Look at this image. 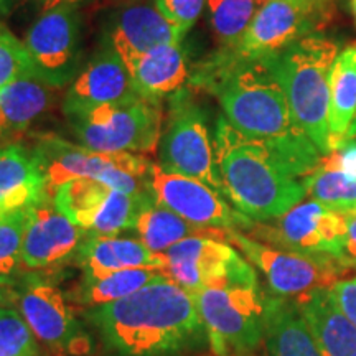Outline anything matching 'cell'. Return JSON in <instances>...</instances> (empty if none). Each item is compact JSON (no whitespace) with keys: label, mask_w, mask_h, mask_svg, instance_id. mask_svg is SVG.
<instances>
[{"label":"cell","mask_w":356,"mask_h":356,"mask_svg":"<svg viewBox=\"0 0 356 356\" xmlns=\"http://www.w3.org/2000/svg\"><path fill=\"white\" fill-rule=\"evenodd\" d=\"M213 142L222 197L254 222L273 221L304 202V178L323 157L307 136L249 139L225 118L218 119Z\"/></svg>","instance_id":"cell-1"},{"label":"cell","mask_w":356,"mask_h":356,"mask_svg":"<svg viewBox=\"0 0 356 356\" xmlns=\"http://www.w3.org/2000/svg\"><path fill=\"white\" fill-rule=\"evenodd\" d=\"M86 318L115 356H172L204 335L195 296L170 279L89 309Z\"/></svg>","instance_id":"cell-2"},{"label":"cell","mask_w":356,"mask_h":356,"mask_svg":"<svg viewBox=\"0 0 356 356\" xmlns=\"http://www.w3.org/2000/svg\"><path fill=\"white\" fill-rule=\"evenodd\" d=\"M202 79L220 101L226 121L249 139L307 136L297 126L286 91L267 60L239 61L220 53Z\"/></svg>","instance_id":"cell-3"},{"label":"cell","mask_w":356,"mask_h":356,"mask_svg":"<svg viewBox=\"0 0 356 356\" xmlns=\"http://www.w3.org/2000/svg\"><path fill=\"white\" fill-rule=\"evenodd\" d=\"M340 48L323 35H312L266 58L286 91L297 126L320 154H330V74Z\"/></svg>","instance_id":"cell-4"},{"label":"cell","mask_w":356,"mask_h":356,"mask_svg":"<svg viewBox=\"0 0 356 356\" xmlns=\"http://www.w3.org/2000/svg\"><path fill=\"white\" fill-rule=\"evenodd\" d=\"M267 299L259 280H233L195 293L210 348L216 356H246L266 335Z\"/></svg>","instance_id":"cell-5"},{"label":"cell","mask_w":356,"mask_h":356,"mask_svg":"<svg viewBox=\"0 0 356 356\" xmlns=\"http://www.w3.org/2000/svg\"><path fill=\"white\" fill-rule=\"evenodd\" d=\"M53 197L66 181L89 178L129 195L145 193V173L150 160L137 154L96 152L56 136H43L32 150Z\"/></svg>","instance_id":"cell-6"},{"label":"cell","mask_w":356,"mask_h":356,"mask_svg":"<svg viewBox=\"0 0 356 356\" xmlns=\"http://www.w3.org/2000/svg\"><path fill=\"white\" fill-rule=\"evenodd\" d=\"M66 118L79 144L96 152L154 154L163 132L160 102L140 96Z\"/></svg>","instance_id":"cell-7"},{"label":"cell","mask_w":356,"mask_h":356,"mask_svg":"<svg viewBox=\"0 0 356 356\" xmlns=\"http://www.w3.org/2000/svg\"><path fill=\"white\" fill-rule=\"evenodd\" d=\"M335 15V0H266L241 43L222 55L239 61L266 60L302 38L320 35Z\"/></svg>","instance_id":"cell-8"},{"label":"cell","mask_w":356,"mask_h":356,"mask_svg":"<svg viewBox=\"0 0 356 356\" xmlns=\"http://www.w3.org/2000/svg\"><path fill=\"white\" fill-rule=\"evenodd\" d=\"M228 243L264 275L275 297L296 299L315 289H330L341 273V262L274 248L239 229H228Z\"/></svg>","instance_id":"cell-9"},{"label":"cell","mask_w":356,"mask_h":356,"mask_svg":"<svg viewBox=\"0 0 356 356\" xmlns=\"http://www.w3.org/2000/svg\"><path fill=\"white\" fill-rule=\"evenodd\" d=\"M159 163L165 170L198 178L222 195L215 142L203 111L186 96H173L159 144Z\"/></svg>","instance_id":"cell-10"},{"label":"cell","mask_w":356,"mask_h":356,"mask_svg":"<svg viewBox=\"0 0 356 356\" xmlns=\"http://www.w3.org/2000/svg\"><path fill=\"white\" fill-rule=\"evenodd\" d=\"M246 234L274 248L340 261L346 215L307 200L273 221L254 222Z\"/></svg>","instance_id":"cell-11"},{"label":"cell","mask_w":356,"mask_h":356,"mask_svg":"<svg viewBox=\"0 0 356 356\" xmlns=\"http://www.w3.org/2000/svg\"><path fill=\"white\" fill-rule=\"evenodd\" d=\"M145 190L167 210L177 213L191 225L203 228L239 229L246 233L254 221L231 207L220 191L198 178L165 170L159 162H150L145 173Z\"/></svg>","instance_id":"cell-12"},{"label":"cell","mask_w":356,"mask_h":356,"mask_svg":"<svg viewBox=\"0 0 356 356\" xmlns=\"http://www.w3.org/2000/svg\"><path fill=\"white\" fill-rule=\"evenodd\" d=\"M15 293V309L38 343L60 356L91 353V337L74 315L68 297L56 286L44 279L30 277Z\"/></svg>","instance_id":"cell-13"},{"label":"cell","mask_w":356,"mask_h":356,"mask_svg":"<svg viewBox=\"0 0 356 356\" xmlns=\"http://www.w3.org/2000/svg\"><path fill=\"white\" fill-rule=\"evenodd\" d=\"M163 254L167 277L193 296L208 287L257 277L254 266L225 239L193 236L173 244Z\"/></svg>","instance_id":"cell-14"},{"label":"cell","mask_w":356,"mask_h":356,"mask_svg":"<svg viewBox=\"0 0 356 356\" xmlns=\"http://www.w3.org/2000/svg\"><path fill=\"white\" fill-rule=\"evenodd\" d=\"M147 195H129L101 181L76 178L53 195V203L71 222L89 234H119L134 229L140 202Z\"/></svg>","instance_id":"cell-15"},{"label":"cell","mask_w":356,"mask_h":356,"mask_svg":"<svg viewBox=\"0 0 356 356\" xmlns=\"http://www.w3.org/2000/svg\"><path fill=\"white\" fill-rule=\"evenodd\" d=\"M33 74L50 88H61L78 76L81 26L74 7L44 10L24 40Z\"/></svg>","instance_id":"cell-16"},{"label":"cell","mask_w":356,"mask_h":356,"mask_svg":"<svg viewBox=\"0 0 356 356\" xmlns=\"http://www.w3.org/2000/svg\"><path fill=\"white\" fill-rule=\"evenodd\" d=\"M86 234L58 211L53 197H44L30 208L22 244V266L30 270H44L74 259Z\"/></svg>","instance_id":"cell-17"},{"label":"cell","mask_w":356,"mask_h":356,"mask_svg":"<svg viewBox=\"0 0 356 356\" xmlns=\"http://www.w3.org/2000/svg\"><path fill=\"white\" fill-rule=\"evenodd\" d=\"M139 95L132 86L131 74L114 50L99 53L73 79L66 92V115L83 113L97 106L134 99Z\"/></svg>","instance_id":"cell-18"},{"label":"cell","mask_w":356,"mask_h":356,"mask_svg":"<svg viewBox=\"0 0 356 356\" xmlns=\"http://www.w3.org/2000/svg\"><path fill=\"white\" fill-rule=\"evenodd\" d=\"M83 277L115 273L122 269H165L167 259L163 252H154L140 239L121 238V236L86 234L74 256Z\"/></svg>","instance_id":"cell-19"},{"label":"cell","mask_w":356,"mask_h":356,"mask_svg":"<svg viewBox=\"0 0 356 356\" xmlns=\"http://www.w3.org/2000/svg\"><path fill=\"white\" fill-rule=\"evenodd\" d=\"M185 35V30L167 20L155 6L137 3L124 8L119 15L111 32V50L127 65L160 44L181 42Z\"/></svg>","instance_id":"cell-20"},{"label":"cell","mask_w":356,"mask_h":356,"mask_svg":"<svg viewBox=\"0 0 356 356\" xmlns=\"http://www.w3.org/2000/svg\"><path fill=\"white\" fill-rule=\"evenodd\" d=\"M293 300L320 355L356 356V327L337 305L332 289H315Z\"/></svg>","instance_id":"cell-21"},{"label":"cell","mask_w":356,"mask_h":356,"mask_svg":"<svg viewBox=\"0 0 356 356\" xmlns=\"http://www.w3.org/2000/svg\"><path fill=\"white\" fill-rule=\"evenodd\" d=\"M126 68L137 95L152 102L178 95L190 73L181 42L155 47L129 61Z\"/></svg>","instance_id":"cell-22"},{"label":"cell","mask_w":356,"mask_h":356,"mask_svg":"<svg viewBox=\"0 0 356 356\" xmlns=\"http://www.w3.org/2000/svg\"><path fill=\"white\" fill-rule=\"evenodd\" d=\"M44 197L47 184L32 150L19 144L0 149V210H26Z\"/></svg>","instance_id":"cell-23"},{"label":"cell","mask_w":356,"mask_h":356,"mask_svg":"<svg viewBox=\"0 0 356 356\" xmlns=\"http://www.w3.org/2000/svg\"><path fill=\"white\" fill-rule=\"evenodd\" d=\"M134 229L139 234L140 241L154 252H165L173 244L184 241L186 238H193V236L228 241V229L203 228V226L191 225L190 221L178 216L177 213L159 204L150 197L149 191L142 198L136 221H134Z\"/></svg>","instance_id":"cell-24"},{"label":"cell","mask_w":356,"mask_h":356,"mask_svg":"<svg viewBox=\"0 0 356 356\" xmlns=\"http://www.w3.org/2000/svg\"><path fill=\"white\" fill-rule=\"evenodd\" d=\"M50 86L24 76L0 89V149L19 139L37 121L51 99Z\"/></svg>","instance_id":"cell-25"},{"label":"cell","mask_w":356,"mask_h":356,"mask_svg":"<svg viewBox=\"0 0 356 356\" xmlns=\"http://www.w3.org/2000/svg\"><path fill=\"white\" fill-rule=\"evenodd\" d=\"M264 341L269 356H322L293 299H267Z\"/></svg>","instance_id":"cell-26"},{"label":"cell","mask_w":356,"mask_h":356,"mask_svg":"<svg viewBox=\"0 0 356 356\" xmlns=\"http://www.w3.org/2000/svg\"><path fill=\"white\" fill-rule=\"evenodd\" d=\"M356 119V43L338 53L330 74L328 129L333 150L348 136ZM330 150V152H332Z\"/></svg>","instance_id":"cell-27"},{"label":"cell","mask_w":356,"mask_h":356,"mask_svg":"<svg viewBox=\"0 0 356 356\" xmlns=\"http://www.w3.org/2000/svg\"><path fill=\"white\" fill-rule=\"evenodd\" d=\"M168 279L160 269L137 267V269H122L115 273L95 275V277H81L76 292L71 293V299L88 309L113 304L132 296L149 284Z\"/></svg>","instance_id":"cell-28"},{"label":"cell","mask_w":356,"mask_h":356,"mask_svg":"<svg viewBox=\"0 0 356 356\" xmlns=\"http://www.w3.org/2000/svg\"><path fill=\"white\" fill-rule=\"evenodd\" d=\"M266 0H207L210 24L222 51H233Z\"/></svg>","instance_id":"cell-29"},{"label":"cell","mask_w":356,"mask_h":356,"mask_svg":"<svg viewBox=\"0 0 356 356\" xmlns=\"http://www.w3.org/2000/svg\"><path fill=\"white\" fill-rule=\"evenodd\" d=\"M307 197L340 213L356 211V177L332 168L320 160L315 170L304 178Z\"/></svg>","instance_id":"cell-30"},{"label":"cell","mask_w":356,"mask_h":356,"mask_svg":"<svg viewBox=\"0 0 356 356\" xmlns=\"http://www.w3.org/2000/svg\"><path fill=\"white\" fill-rule=\"evenodd\" d=\"M30 208L7 213L0 218V286L13 287L19 277L22 244L29 225Z\"/></svg>","instance_id":"cell-31"},{"label":"cell","mask_w":356,"mask_h":356,"mask_svg":"<svg viewBox=\"0 0 356 356\" xmlns=\"http://www.w3.org/2000/svg\"><path fill=\"white\" fill-rule=\"evenodd\" d=\"M37 338L15 307L0 310V356H38Z\"/></svg>","instance_id":"cell-32"},{"label":"cell","mask_w":356,"mask_h":356,"mask_svg":"<svg viewBox=\"0 0 356 356\" xmlns=\"http://www.w3.org/2000/svg\"><path fill=\"white\" fill-rule=\"evenodd\" d=\"M24 76H35L24 42L0 24V89Z\"/></svg>","instance_id":"cell-33"},{"label":"cell","mask_w":356,"mask_h":356,"mask_svg":"<svg viewBox=\"0 0 356 356\" xmlns=\"http://www.w3.org/2000/svg\"><path fill=\"white\" fill-rule=\"evenodd\" d=\"M207 0H155L157 10L181 30H188L197 24Z\"/></svg>","instance_id":"cell-34"},{"label":"cell","mask_w":356,"mask_h":356,"mask_svg":"<svg viewBox=\"0 0 356 356\" xmlns=\"http://www.w3.org/2000/svg\"><path fill=\"white\" fill-rule=\"evenodd\" d=\"M322 162L325 165L356 177V136L341 140L330 154L323 155Z\"/></svg>","instance_id":"cell-35"},{"label":"cell","mask_w":356,"mask_h":356,"mask_svg":"<svg viewBox=\"0 0 356 356\" xmlns=\"http://www.w3.org/2000/svg\"><path fill=\"white\" fill-rule=\"evenodd\" d=\"M330 289L337 305L356 327V275L350 279H338Z\"/></svg>","instance_id":"cell-36"},{"label":"cell","mask_w":356,"mask_h":356,"mask_svg":"<svg viewBox=\"0 0 356 356\" xmlns=\"http://www.w3.org/2000/svg\"><path fill=\"white\" fill-rule=\"evenodd\" d=\"M341 266L356 267V211L346 213V234L341 248Z\"/></svg>","instance_id":"cell-37"},{"label":"cell","mask_w":356,"mask_h":356,"mask_svg":"<svg viewBox=\"0 0 356 356\" xmlns=\"http://www.w3.org/2000/svg\"><path fill=\"white\" fill-rule=\"evenodd\" d=\"M17 293L13 287L0 286V310L8 309V307H15Z\"/></svg>","instance_id":"cell-38"},{"label":"cell","mask_w":356,"mask_h":356,"mask_svg":"<svg viewBox=\"0 0 356 356\" xmlns=\"http://www.w3.org/2000/svg\"><path fill=\"white\" fill-rule=\"evenodd\" d=\"M42 3L43 10H51V8L61 7V6H71V7H76L81 0H38Z\"/></svg>","instance_id":"cell-39"},{"label":"cell","mask_w":356,"mask_h":356,"mask_svg":"<svg viewBox=\"0 0 356 356\" xmlns=\"http://www.w3.org/2000/svg\"><path fill=\"white\" fill-rule=\"evenodd\" d=\"M17 0H0V13L2 15H7V13H10L12 7L15 6Z\"/></svg>","instance_id":"cell-40"},{"label":"cell","mask_w":356,"mask_h":356,"mask_svg":"<svg viewBox=\"0 0 356 356\" xmlns=\"http://www.w3.org/2000/svg\"><path fill=\"white\" fill-rule=\"evenodd\" d=\"M351 136H356V119L353 121V124H351L350 132H348V136H346V137H351ZM346 137H345V139H346ZM345 139H343V140H345Z\"/></svg>","instance_id":"cell-41"},{"label":"cell","mask_w":356,"mask_h":356,"mask_svg":"<svg viewBox=\"0 0 356 356\" xmlns=\"http://www.w3.org/2000/svg\"><path fill=\"white\" fill-rule=\"evenodd\" d=\"M351 8H353V13H355V19H356V0H351Z\"/></svg>","instance_id":"cell-42"},{"label":"cell","mask_w":356,"mask_h":356,"mask_svg":"<svg viewBox=\"0 0 356 356\" xmlns=\"http://www.w3.org/2000/svg\"><path fill=\"white\" fill-rule=\"evenodd\" d=\"M3 215H7V213H3V211H2V210H0V218H2V216H3Z\"/></svg>","instance_id":"cell-43"}]
</instances>
